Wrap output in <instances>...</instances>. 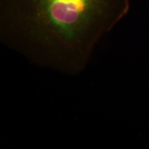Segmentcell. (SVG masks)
<instances>
[{
    "mask_svg": "<svg viewBox=\"0 0 149 149\" xmlns=\"http://www.w3.org/2000/svg\"><path fill=\"white\" fill-rule=\"evenodd\" d=\"M129 7V0H0L1 37L37 64L79 71Z\"/></svg>",
    "mask_w": 149,
    "mask_h": 149,
    "instance_id": "obj_1",
    "label": "cell"
}]
</instances>
